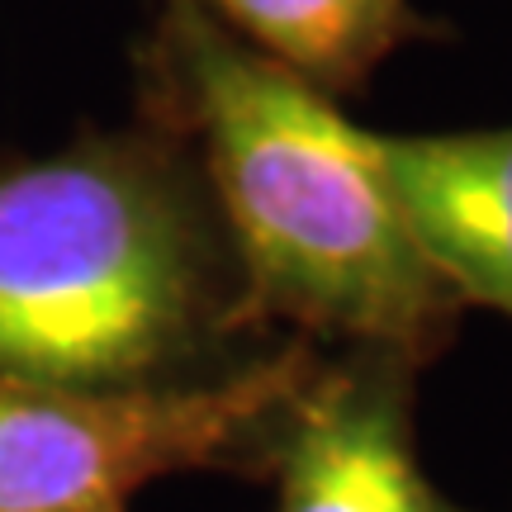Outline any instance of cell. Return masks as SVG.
Masks as SVG:
<instances>
[{
	"mask_svg": "<svg viewBox=\"0 0 512 512\" xmlns=\"http://www.w3.org/2000/svg\"><path fill=\"white\" fill-rule=\"evenodd\" d=\"M138 105L190 147L266 332L418 370L451 351L465 304L403 228L366 124L323 86L200 0H162L138 43Z\"/></svg>",
	"mask_w": 512,
	"mask_h": 512,
	"instance_id": "cell-1",
	"label": "cell"
},
{
	"mask_svg": "<svg viewBox=\"0 0 512 512\" xmlns=\"http://www.w3.org/2000/svg\"><path fill=\"white\" fill-rule=\"evenodd\" d=\"M280 342L176 133L138 114L0 162V384L190 389Z\"/></svg>",
	"mask_w": 512,
	"mask_h": 512,
	"instance_id": "cell-2",
	"label": "cell"
},
{
	"mask_svg": "<svg viewBox=\"0 0 512 512\" xmlns=\"http://www.w3.org/2000/svg\"><path fill=\"white\" fill-rule=\"evenodd\" d=\"M318 347L285 337L261 361L190 389L0 384V512H105L171 475L261 479Z\"/></svg>",
	"mask_w": 512,
	"mask_h": 512,
	"instance_id": "cell-3",
	"label": "cell"
},
{
	"mask_svg": "<svg viewBox=\"0 0 512 512\" xmlns=\"http://www.w3.org/2000/svg\"><path fill=\"white\" fill-rule=\"evenodd\" d=\"M418 380L384 351H318L266 451L271 512H479L422 465Z\"/></svg>",
	"mask_w": 512,
	"mask_h": 512,
	"instance_id": "cell-4",
	"label": "cell"
},
{
	"mask_svg": "<svg viewBox=\"0 0 512 512\" xmlns=\"http://www.w3.org/2000/svg\"><path fill=\"white\" fill-rule=\"evenodd\" d=\"M361 138L427 266L465 309L512 318V124Z\"/></svg>",
	"mask_w": 512,
	"mask_h": 512,
	"instance_id": "cell-5",
	"label": "cell"
},
{
	"mask_svg": "<svg viewBox=\"0 0 512 512\" xmlns=\"http://www.w3.org/2000/svg\"><path fill=\"white\" fill-rule=\"evenodd\" d=\"M252 48L323 91H356L384 57L432 34L413 0H200Z\"/></svg>",
	"mask_w": 512,
	"mask_h": 512,
	"instance_id": "cell-6",
	"label": "cell"
},
{
	"mask_svg": "<svg viewBox=\"0 0 512 512\" xmlns=\"http://www.w3.org/2000/svg\"><path fill=\"white\" fill-rule=\"evenodd\" d=\"M105 512H128V508H105Z\"/></svg>",
	"mask_w": 512,
	"mask_h": 512,
	"instance_id": "cell-7",
	"label": "cell"
}]
</instances>
